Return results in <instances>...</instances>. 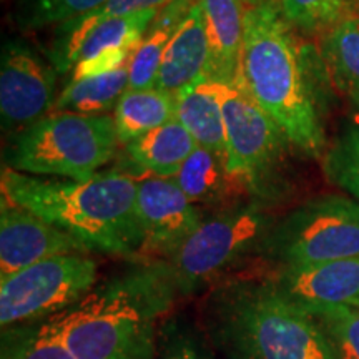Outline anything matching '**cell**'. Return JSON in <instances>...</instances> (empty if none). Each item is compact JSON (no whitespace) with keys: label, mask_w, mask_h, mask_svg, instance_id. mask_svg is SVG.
I'll return each mask as SVG.
<instances>
[{"label":"cell","mask_w":359,"mask_h":359,"mask_svg":"<svg viewBox=\"0 0 359 359\" xmlns=\"http://www.w3.org/2000/svg\"><path fill=\"white\" fill-rule=\"evenodd\" d=\"M177 29L151 24L128 60V90L155 88L165 48Z\"/></svg>","instance_id":"obj_24"},{"label":"cell","mask_w":359,"mask_h":359,"mask_svg":"<svg viewBox=\"0 0 359 359\" xmlns=\"http://www.w3.org/2000/svg\"><path fill=\"white\" fill-rule=\"evenodd\" d=\"M326 55L336 77L349 90H359V19L344 15L331 27L326 39Z\"/></svg>","instance_id":"obj_21"},{"label":"cell","mask_w":359,"mask_h":359,"mask_svg":"<svg viewBox=\"0 0 359 359\" xmlns=\"http://www.w3.org/2000/svg\"><path fill=\"white\" fill-rule=\"evenodd\" d=\"M241 2H243L246 7H255V6H259V4L266 2V0H241Z\"/></svg>","instance_id":"obj_31"},{"label":"cell","mask_w":359,"mask_h":359,"mask_svg":"<svg viewBox=\"0 0 359 359\" xmlns=\"http://www.w3.org/2000/svg\"><path fill=\"white\" fill-rule=\"evenodd\" d=\"M116 145L114 116L50 111L11 135L4 167L34 177L85 182L114 160Z\"/></svg>","instance_id":"obj_5"},{"label":"cell","mask_w":359,"mask_h":359,"mask_svg":"<svg viewBox=\"0 0 359 359\" xmlns=\"http://www.w3.org/2000/svg\"><path fill=\"white\" fill-rule=\"evenodd\" d=\"M128 90V64L111 74L98 75L65 85L52 111H75L85 115H105Z\"/></svg>","instance_id":"obj_20"},{"label":"cell","mask_w":359,"mask_h":359,"mask_svg":"<svg viewBox=\"0 0 359 359\" xmlns=\"http://www.w3.org/2000/svg\"><path fill=\"white\" fill-rule=\"evenodd\" d=\"M200 7L212 50L208 79L235 83L243 52L248 7L241 0H200Z\"/></svg>","instance_id":"obj_15"},{"label":"cell","mask_w":359,"mask_h":359,"mask_svg":"<svg viewBox=\"0 0 359 359\" xmlns=\"http://www.w3.org/2000/svg\"><path fill=\"white\" fill-rule=\"evenodd\" d=\"M263 255L280 266L359 258V201L318 196L275 222Z\"/></svg>","instance_id":"obj_7"},{"label":"cell","mask_w":359,"mask_h":359,"mask_svg":"<svg viewBox=\"0 0 359 359\" xmlns=\"http://www.w3.org/2000/svg\"><path fill=\"white\" fill-rule=\"evenodd\" d=\"M70 253H88V250L77 238L2 198L0 280L43 259Z\"/></svg>","instance_id":"obj_13"},{"label":"cell","mask_w":359,"mask_h":359,"mask_svg":"<svg viewBox=\"0 0 359 359\" xmlns=\"http://www.w3.org/2000/svg\"><path fill=\"white\" fill-rule=\"evenodd\" d=\"M107 0H17L15 22L24 30L62 25L97 11Z\"/></svg>","instance_id":"obj_22"},{"label":"cell","mask_w":359,"mask_h":359,"mask_svg":"<svg viewBox=\"0 0 359 359\" xmlns=\"http://www.w3.org/2000/svg\"><path fill=\"white\" fill-rule=\"evenodd\" d=\"M212 50L200 0L177 27L165 48L155 88L173 95L208 79Z\"/></svg>","instance_id":"obj_14"},{"label":"cell","mask_w":359,"mask_h":359,"mask_svg":"<svg viewBox=\"0 0 359 359\" xmlns=\"http://www.w3.org/2000/svg\"><path fill=\"white\" fill-rule=\"evenodd\" d=\"M266 283L304 313L333 306L359 308V258L280 266Z\"/></svg>","instance_id":"obj_12"},{"label":"cell","mask_w":359,"mask_h":359,"mask_svg":"<svg viewBox=\"0 0 359 359\" xmlns=\"http://www.w3.org/2000/svg\"><path fill=\"white\" fill-rule=\"evenodd\" d=\"M57 70L25 42L6 40L0 57V118L4 132H20L55 105Z\"/></svg>","instance_id":"obj_10"},{"label":"cell","mask_w":359,"mask_h":359,"mask_svg":"<svg viewBox=\"0 0 359 359\" xmlns=\"http://www.w3.org/2000/svg\"><path fill=\"white\" fill-rule=\"evenodd\" d=\"M275 219L266 203L238 201L205 218L163 263H156L173 293L191 294L253 255H263Z\"/></svg>","instance_id":"obj_6"},{"label":"cell","mask_w":359,"mask_h":359,"mask_svg":"<svg viewBox=\"0 0 359 359\" xmlns=\"http://www.w3.org/2000/svg\"><path fill=\"white\" fill-rule=\"evenodd\" d=\"M161 359H208L200 343L188 333L175 331L163 346Z\"/></svg>","instance_id":"obj_30"},{"label":"cell","mask_w":359,"mask_h":359,"mask_svg":"<svg viewBox=\"0 0 359 359\" xmlns=\"http://www.w3.org/2000/svg\"><path fill=\"white\" fill-rule=\"evenodd\" d=\"M173 291L156 264L92 291L45 321L75 359H151L155 320Z\"/></svg>","instance_id":"obj_3"},{"label":"cell","mask_w":359,"mask_h":359,"mask_svg":"<svg viewBox=\"0 0 359 359\" xmlns=\"http://www.w3.org/2000/svg\"><path fill=\"white\" fill-rule=\"evenodd\" d=\"M213 325L228 359H336L320 325L266 281L228 286L215 299Z\"/></svg>","instance_id":"obj_4"},{"label":"cell","mask_w":359,"mask_h":359,"mask_svg":"<svg viewBox=\"0 0 359 359\" xmlns=\"http://www.w3.org/2000/svg\"><path fill=\"white\" fill-rule=\"evenodd\" d=\"M326 178L359 201V123L343 130L323 158Z\"/></svg>","instance_id":"obj_23"},{"label":"cell","mask_w":359,"mask_h":359,"mask_svg":"<svg viewBox=\"0 0 359 359\" xmlns=\"http://www.w3.org/2000/svg\"><path fill=\"white\" fill-rule=\"evenodd\" d=\"M356 17H358V19H359V13H358V15H356Z\"/></svg>","instance_id":"obj_33"},{"label":"cell","mask_w":359,"mask_h":359,"mask_svg":"<svg viewBox=\"0 0 359 359\" xmlns=\"http://www.w3.org/2000/svg\"><path fill=\"white\" fill-rule=\"evenodd\" d=\"M177 97L160 88L127 90L116 103L114 122L118 143L137 140L151 130L172 122Z\"/></svg>","instance_id":"obj_19"},{"label":"cell","mask_w":359,"mask_h":359,"mask_svg":"<svg viewBox=\"0 0 359 359\" xmlns=\"http://www.w3.org/2000/svg\"><path fill=\"white\" fill-rule=\"evenodd\" d=\"M349 97H351V102L359 109V90H356V92L349 93Z\"/></svg>","instance_id":"obj_32"},{"label":"cell","mask_w":359,"mask_h":359,"mask_svg":"<svg viewBox=\"0 0 359 359\" xmlns=\"http://www.w3.org/2000/svg\"><path fill=\"white\" fill-rule=\"evenodd\" d=\"M135 48H118V50H107L98 53L95 57H90L87 60L79 62L70 72V82L77 80L98 77V75L111 74V72L122 69L128 64Z\"/></svg>","instance_id":"obj_28"},{"label":"cell","mask_w":359,"mask_h":359,"mask_svg":"<svg viewBox=\"0 0 359 359\" xmlns=\"http://www.w3.org/2000/svg\"><path fill=\"white\" fill-rule=\"evenodd\" d=\"M188 130L173 118L125 145L127 158L137 168L158 178H175L196 150Z\"/></svg>","instance_id":"obj_17"},{"label":"cell","mask_w":359,"mask_h":359,"mask_svg":"<svg viewBox=\"0 0 359 359\" xmlns=\"http://www.w3.org/2000/svg\"><path fill=\"white\" fill-rule=\"evenodd\" d=\"M291 27L280 0L248 7L235 83L273 118L291 147L320 156L325 132Z\"/></svg>","instance_id":"obj_2"},{"label":"cell","mask_w":359,"mask_h":359,"mask_svg":"<svg viewBox=\"0 0 359 359\" xmlns=\"http://www.w3.org/2000/svg\"><path fill=\"white\" fill-rule=\"evenodd\" d=\"M222 87V82L205 79L175 95V118L188 130L196 145L218 155L226 151Z\"/></svg>","instance_id":"obj_16"},{"label":"cell","mask_w":359,"mask_h":359,"mask_svg":"<svg viewBox=\"0 0 359 359\" xmlns=\"http://www.w3.org/2000/svg\"><path fill=\"white\" fill-rule=\"evenodd\" d=\"M173 180L195 205H224L243 191L228 173L226 156L201 147H196Z\"/></svg>","instance_id":"obj_18"},{"label":"cell","mask_w":359,"mask_h":359,"mask_svg":"<svg viewBox=\"0 0 359 359\" xmlns=\"http://www.w3.org/2000/svg\"><path fill=\"white\" fill-rule=\"evenodd\" d=\"M98 276L87 253L53 257L0 280V325L52 318L92 293Z\"/></svg>","instance_id":"obj_9"},{"label":"cell","mask_w":359,"mask_h":359,"mask_svg":"<svg viewBox=\"0 0 359 359\" xmlns=\"http://www.w3.org/2000/svg\"><path fill=\"white\" fill-rule=\"evenodd\" d=\"M2 359H75L69 348L40 325L35 330L8 331L4 334Z\"/></svg>","instance_id":"obj_26"},{"label":"cell","mask_w":359,"mask_h":359,"mask_svg":"<svg viewBox=\"0 0 359 359\" xmlns=\"http://www.w3.org/2000/svg\"><path fill=\"white\" fill-rule=\"evenodd\" d=\"M226 168L250 200L268 203L280 196L286 135L236 83H223Z\"/></svg>","instance_id":"obj_8"},{"label":"cell","mask_w":359,"mask_h":359,"mask_svg":"<svg viewBox=\"0 0 359 359\" xmlns=\"http://www.w3.org/2000/svg\"><path fill=\"white\" fill-rule=\"evenodd\" d=\"M280 4L291 25L318 30L338 24L344 17L348 0H280Z\"/></svg>","instance_id":"obj_27"},{"label":"cell","mask_w":359,"mask_h":359,"mask_svg":"<svg viewBox=\"0 0 359 359\" xmlns=\"http://www.w3.org/2000/svg\"><path fill=\"white\" fill-rule=\"evenodd\" d=\"M137 215L143 231L142 253L163 258L170 257L205 219L173 178L158 177L138 182Z\"/></svg>","instance_id":"obj_11"},{"label":"cell","mask_w":359,"mask_h":359,"mask_svg":"<svg viewBox=\"0 0 359 359\" xmlns=\"http://www.w3.org/2000/svg\"><path fill=\"white\" fill-rule=\"evenodd\" d=\"M137 188V180L120 172L60 182L2 168L4 200L77 238L88 251L114 257H133L143 250Z\"/></svg>","instance_id":"obj_1"},{"label":"cell","mask_w":359,"mask_h":359,"mask_svg":"<svg viewBox=\"0 0 359 359\" xmlns=\"http://www.w3.org/2000/svg\"><path fill=\"white\" fill-rule=\"evenodd\" d=\"M306 314L320 325L336 359H359V308L333 306Z\"/></svg>","instance_id":"obj_25"},{"label":"cell","mask_w":359,"mask_h":359,"mask_svg":"<svg viewBox=\"0 0 359 359\" xmlns=\"http://www.w3.org/2000/svg\"><path fill=\"white\" fill-rule=\"evenodd\" d=\"M172 0H107L97 11L80 15L77 19H72L80 24H95V22L111 19V17L132 15V13L145 11H161Z\"/></svg>","instance_id":"obj_29"}]
</instances>
